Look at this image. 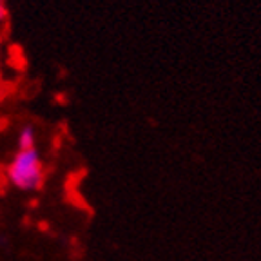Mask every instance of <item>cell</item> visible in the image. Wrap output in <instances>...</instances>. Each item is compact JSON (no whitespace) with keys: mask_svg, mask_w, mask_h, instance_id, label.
I'll return each instance as SVG.
<instances>
[{"mask_svg":"<svg viewBox=\"0 0 261 261\" xmlns=\"http://www.w3.org/2000/svg\"><path fill=\"white\" fill-rule=\"evenodd\" d=\"M18 147L20 151H28V149H35V130L31 127H24L18 135Z\"/></svg>","mask_w":261,"mask_h":261,"instance_id":"cell-2","label":"cell"},{"mask_svg":"<svg viewBox=\"0 0 261 261\" xmlns=\"http://www.w3.org/2000/svg\"><path fill=\"white\" fill-rule=\"evenodd\" d=\"M8 6H6V0H0V22H4L8 18Z\"/></svg>","mask_w":261,"mask_h":261,"instance_id":"cell-3","label":"cell"},{"mask_svg":"<svg viewBox=\"0 0 261 261\" xmlns=\"http://www.w3.org/2000/svg\"><path fill=\"white\" fill-rule=\"evenodd\" d=\"M8 179L20 191H35L44 181V167L37 149L18 151L8 167Z\"/></svg>","mask_w":261,"mask_h":261,"instance_id":"cell-1","label":"cell"}]
</instances>
